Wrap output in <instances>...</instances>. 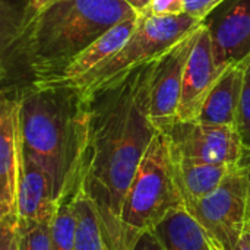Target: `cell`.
Listing matches in <instances>:
<instances>
[{"mask_svg":"<svg viewBox=\"0 0 250 250\" xmlns=\"http://www.w3.org/2000/svg\"><path fill=\"white\" fill-rule=\"evenodd\" d=\"M0 250H21L19 221L0 223Z\"/></svg>","mask_w":250,"mask_h":250,"instance_id":"22","label":"cell"},{"mask_svg":"<svg viewBox=\"0 0 250 250\" xmlns=\"http://www.w3.org/2000/svg\"><path fill=\"white\" fill-rule=\"evenodd\" d=\"M57 1H60V0H26L23 9H22V12H21V15H19V19H18V22H16V25H15V28L10 31L9 42H10L16 35H19L22 31H25V29L31 25V22H32L41 12H44L47 7H50L51 4H54V3H57Z\"/></svg>","mask_w":250,"mask_h":250,"instance_id":"20","label":"cell"},{"mask_svg":"<svg viewBox=\"0 0 250 250\" xmlns=\"http://www.w3.org/2000/svg\"><path fill=\"white\" fill-rule=\"evenodd\" d=\"M249 167V196H248V220H250V163L248 164Z\"/></svg>","mask_w":250,"mask_h":250,"instance_id":"27","label":"cell"},{"mask_svg":"<svg viewBox=\"0 0 250 250\" xmlns=\"http://www.w3.org/2000/svg\"><path fill=\"white\" fill-rule=\"evenodd\" d=\"M73 208L76 214L75 250H110L104 240L92 202L85 195L78 192L73 196Z\"/></svg>","mask_w":250,"mask_h":250,"instance_id":"16","label":"cell"},{"mask_svg":"<svg viewBox=\"0 0 250 250\" xmlns=\"http://www.w3.org/2000/svg\"><path fill=\"white\" fill-rule=\"evenodd\" d=\"M243 76L245 60L227 67L207 95L198 122L236 127Z\"/></svg>","mask_w":250,"mask_h":250,"instance_id":"13","label":"cell"},{"mask_svg":"<svg viewBox=\"0 0 250 250\" xmlns=\"http://www.w3.org/2000/svg\"><path fill=\"white\" fill-rule=\"evenodd\" d=\"M223 72L224 70H221L215 64L209 28L207 23H204L198 32L185 67L182 95L177 108V120H198L207 95L209 94L218 78L223 75Z\"/></svg>","mask_w":250,"mask_h":250,"instance_id":"9","label":"cell"},{"mask_svg":"<svg viewBox=\"0 0 250 250\" xmlns=\"http://www.w3.org/2000/svg\"><path fill=\"white\" fill-rule=\"evenodd\" d=\"M223 1L226 0H185V9L188 15L204 22L205 18L211 15V12H214V9Z\"/></svg>","mask_w":250,"mask_h":250,"instance_id":"23","label":"cell"},{"mask_svg":"<svg viewBox=\"0 0 250 250\" xmlns=\"http://www.w3.org/2000/svg\"><path fill=\"white\" fill-rule=\"evenodd\" d=\"M185 208L174 164L164 133L157 132L144 154L122 208V224L129 249L138 237L154 230L173 209Z\"/></svg>","mask_w":250,"mask_h":250,"instance_id":"3","label":"cell"},{"mask_svg":"<svg viewBox=\"0 0 250 250\" xmlns=\"http://www.w3.org/2000/svg\"><path fill=\"white\" fill-rule=\"evenodd\" d=\"M236 129L240 135L245 149L250 152V54L245 59V76H243Z\"/></svg>","mask_w":250,"mask_h":250,"instance_id":"18","label":"cell"},{"mask_svg":"<svg viewBox=\"0 0 250 250\" xmlns=\"http://www.w3.org/2000/svg\"><path fill=\"white\" fill-rule=\"evenodd\" d=\"M22 149L50 177L57 202L79 190L88 110L78 89L28 85L18 95Z\"/></svg>","mask_w":250,"mask_h":250,"instance_id":"1","label":"cell"},{"mask_svg":"<svg viewBox=\"0 0 250 250\" xmlns=\"http://www.w3.org/2000/svg\"><path fill=\"white\" fill-rule=\"evenodd\" d=\"M133 16L138 13L125 0H60L41 12L9 44L31 82L45 81L69 66L110 28Z\"/></svg>","mask_w":250,"mask_h":250,"instance_id":"2","label":"cell"},{"mask_svg":"<svg viewBox=\"0 0 250 250\" xmlns=\"http://www.w3.org/2000/svg\"><path fill=\"white\" fill-rule=\"evenodd\" d=\"M212 248H214V245H212ZM214 250H217V249H215V248H214Z\"/></svg>","mask_w":250,"mask_h":250,"instance_id":"28","label":"cell"},{"mask_svg":"<svg viewBox=\"0 0 250 250\" xmlns=\"http://www.w3.org/2000/svg\"><path fill=\"white\" fill-rule=\"evenodd\" d=\"M249 167L236 166L223 183L186 209L195 217L217 250H236L248 223Z\"/></svg>","mask_w":250,"mask_h":250,"instance_id":"5","label":"cell"},{"mask_svg":"<svg viewBox=\"0 0 250 250\" xmlns=\"http://www.w3.org/2000/svg\"><path fill=\"white\" fill-rule=\"evenodd\" d=\"M211 34L215 64L226 70L250 54V0H236L214 23Z\"/></svg>","mask_w":250,"mask_h":250,"instance_id":"11","label":"cell"},{"mask_svg":"<svg viewBox=\"0 0 250 250\" xmlns=\"http://www.w3.org/2000/svg\"><path fill=\"white\" fill-rule=\"evenodd\" d=\"M174 173L185 198V207L212 193L239 164H208L173 157Z\"/></svg>","mask_w":250,"mask_h":250,"instance_id":"14","label":"cell"},{"mask_svg":"<svg viewBox=\"0 0 250 250\" xmlns=\"http://www.w3.org/2000/svg\"><path fill=\"white\" fill-rule=\"evenodd\" d=\"M139 22V15L129 18L113 28H110L105 34H103L98 40H95L86 50H83L79 56H76L69 66H66L57 75L38 82H31V86L37 88H50V86H70L78 82L83 76H86L91 70L103 64L111 56H114L132 37Z\"/></svg>","mask_w":250,"mask_h":250,"instance_id":"10","label":"cell"},{"mask_svg":"<svg viewBox=\"0 0 250 250\" xmlns=\"http://www.w3.org/2000/svg\"><path fill=\"white\" fill-rule=\"evenodd\" d=\"M205 22L183 13L180 16H139L138 26L127 42L108 60L72 83L82 98L117 82L135 69L161 57L186 35L198 31Z\"/></svg>","mask_w":250,"mask_h":250,"instance_id":"4","label":"cell"},{"mask_svg":"<svg viewBox=\"0 0 250 250\" xmlns=\"http://www.w3.org/2000/svg\"><path fill=\"white\" fill-rule=\"evenodd\" d=\"M22 163L19 100L3 95L0 108V223L19 221L18 186Z\"/></svg>","mask_w":250,"mask_h":250,"instance_id":"8","label":"cell"},{"mask_svg":"<svg viewBox=\"0 0 250 250\" xmlns=\"http://www.w3.org/2000/svg\"><path fill=\"white\" fill-rule=\"evenodd\" d=\"M161 133L166 135L170 152L176 158L208 164H242L246 152L234 126L176 120Z\"/></svg>","mask_w":250,"mask_h":250,"instance_id":"6","label":"cell"},{"mask_svg":"<svg viewBox=\"0 0 250 250\" xmlns=\"http://www.w3.org/2000/svg\"><path fill=\"white\" fill-rule=\"evenodd\" d=\"M248 221H249V220H248Z\"/></svg>","mask_w":250,"mask_h":250,"instance_id":"29","label":"cell"},{"mask_svg":"<svg viewBox=\"0 0 250 250\" xmlns=\"http://www.w3.org/2000/svg\"><path fill=\"white\" fill-rule=\"evenodd\" d=\"M132 250H166V248L161 243L160 237L155 234V231L148 230L138 237Z\"/></svg>","mask_w":250,"mask_h":250,"instance_id":"24","label":"cell"},{"mask_svg":"<svg viewBox=\"0 0 250 250\" xmlns=\"http://www.w3.org/2000/svg\"><path fill=\"white\" fill-rule=\"evenodd\" d=\"M59 208L50 177L42 167L22 149V163L18 186L19 223L53 221Z\"/></svg>","mask_w":250,"mask_h":250,"instance_id":"12","label":"cell"},{"mask_svg":"<svg viewBox=\"0 0 250 250\" xmlns=\"http://www.w3.org/2000/svg\"><path fill=\"white\" fill-rule=\"evenodd\" d=\"M154 231L166 250H214L209 237L186 207L168 212Z\"/></svg>","mask_w":250,"mask_h":250,"instance_id":"15","label":"cell"},{"mask_svg":"<svg viewBox=\"0 0 250 250\" xmlns=\"http://www.w3.org/2000/svg\"><path fill=\"white\" fill-rule=\"evenodd\" d=\"M199 29L186 35L155 60L151 78L149 116L158 132L177 120L183 73Z\"/></svg>","mask_w":250,"mask_h":250,"instance_id":"7","label":"cell"},{"mask_svg":"<svg viewBox=\"0 0 250 250\" xmlns=\"http://www.w3.org/2000/svg\"><path fill=\"white\" fill-rule=\"evenodd\" d=\"M186 13L185 0H152L142 16H180Z\"/></svg>","mask_w":250,"mask_h":250,"instance_id":"21","label":"cell"},{"mask_svg":"<svg viewBox=\"0 0 250 250\" xmlns=\"http://www.w3.org/2000/svg\"><path fill=\"white\" fill-rule=\"evenodd\" d=\"M236 250H250L249 243L246 242V239H245V237L242 239V242L239 243V246H237V249Z\"/></svg>","mask_w":250,"mask_h":250,"instance_id":"26","label":"cell"},{"mask_svg":"<svg viewBox=\"0 0 250 250\" xmlns=\"http://www.w3.org/2000/svg\"><path fill=\"white\" fill-rule=\"evenodd\" d=\"M51 221L44 223H19L21 250H51L50 242Z\"/></svg>","mask_w":250,"mask_h":250,"instance_id":"19","label":"cell"},{"mask_svg":"<svg viewBox=\"0 0 250 250\" xmlns=\"http://www.w3.org/2000/svg\"><path fill=\"white\" fill-rule=\"evenodd\" d=\"M127 4H130L132 6V9L139 15V16H142L145 12H146V9H148V6L151 4V1L152 0H125Z\"/></svg>","mask_w":250,"mask_h":250,"instance_id":"25","label":"cell"},{"mask_svg":"<svg viewBox=\"0 0 250 250\" xmlns=\"http://www.w3.org/2000/svg\"><path fill=\"white\" fill-rule=\"evenodd\" d=\"M76 239V214L73 196L59 202L57 212L50 226L51 250H75Z\"/></svg>","mask_w":250,"mask_h":250,"instance_id":"17","label":"cell"}]
</instances>
